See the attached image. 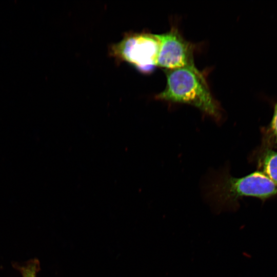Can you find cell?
<instances>
[{
  "label": "cell",
  "instance_id": "1",
  "mask_svg": "<svg viewBox=\"0 0 277 277\" xmlns=\"http://www.w3.org/2000/svg\"><path fill=\"white\" fill-rule=\"evenodd\" d=\"M166 85L156 99L192 105L218 120L219 104L213 96L205 77L194 67L165 70Z\"/></svg>",
  "mask_w": 277,
  "mask_h": 277
},
{
  "label": "cell",
  "instance_id": "2",
  "mask_svg": "<svg viewBox=\"0 0 277 277\" xmlns=\"http://www.w3.org/2000/svg\"><path fill=\"white\" fill-rule=\"evenodd\" d=\"M206 193L217 205L234 208L243 197H256L265 201L277 196V184L258 170L242 177H233L225 170L211 181Z\"/></svg>",
  "mask_w": 277,
  "mask_h": 277
},
{
  "label": "cell",
  "instance_id": "3",
  "mask_svg": "<svg viewBox=\"0 0 277 277\" xmlns=\"http://www.w3.org/2000/svg\"><path fill=\"white\" fill-rule=\"evenodd\" d=\"M160 43L156 34L148 32L126 33L111 46V55L126 62L143 74H150L156 67Z\"/></svg>",
  "mask_w": 277,
  "mask_h": 277
},
{
  "label": "cell",
  "instance_id": "4",
  "mask_svg": "<svg viewBox=\"0 0 277 277\" xmlns=\"http://www.w3.org/2000/svg\"><path fill=\"white\" fill-rule=\"evenodd\" d=\"M160 48L156 66L165 70L195 66L193 46L186 41L176 27L167 32L156 34Z\"/></svg>",
  "mask_w": 277,
  "mask_h": 277
},
{
  "label": "cell",
  "instance_id": "5",
  "mask_svg": "<svg viewBox=\"0 0 277 277\" xmlns=\"http://www.w3.org/2000/svg\"><path fill=\"white\" fill-rule=\"evenodd\" d=\"M258 170L277 184V151L261 147L256 155Z\"/></svg>",
  "mask_w": 277,
  "mask_h": 277
},
{
  "label": "cell",
  "instance_id": "6",
  "mask_svg": "<svg viewBox=\"0 0 277 277\" xmlns=\"http://www.w3.org/2000/svg\"><path fill=\"white\" fill-rule=\"evenodd\" d=\"M262 148L277 149V102L273 105V113L269 124L262 130Z\"/></svg>",
  "mask_w": 277,
  "mask_h": 277
},
{
  "label": "cell",
  "instance_id": "7",
  "mask_svg": "<svg viewBox=\"0 0 277 277\" xmlns=\"http://www.w3.org/2000/svg\"><path fill=\"white\" fill-rule=\"evenodd\" d=\"M14 267L21 273L22 277H37L39 264L37 260L32 259L24 265L15 264Z\"/></svg>",
  "mask_w": 277,
  "mask_h": 277
}]
</instances>
